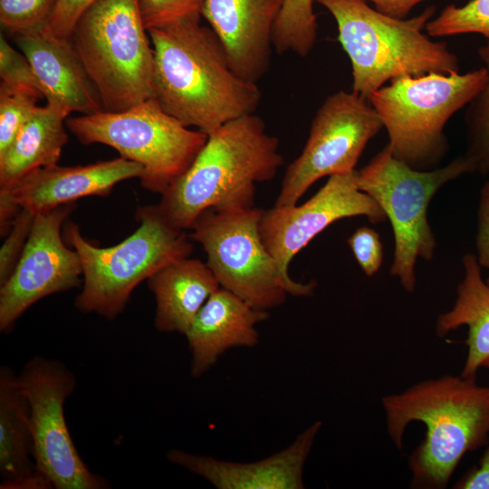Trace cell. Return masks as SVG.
<instances>
[{"label":"cell","mask_w":489,"mask_h":489,"mask_svg":"<svg viewBox=\"0 0 489 489\" xmlns=\"http://www.w3.org/2000/svg\"><path fill=\"white\" fill-rule=\"evenodd\" d=\"M202 16L148 30L154 53V93L162 109L187 127L210 134L254 114L262 92L239 77Z\"/></svg>","instance_id":"6da1fadb"},{"label":"cell","mask_w":489,"mask_h":489,"mask_svg":"<svg viewBox=\"0 0 489 489\" xmlns=\"http://www.w3.org/2000/svg\"><path fill=\"white\" fill-rule=\"evenodd\" d=\"M472 169L463 155L444 167L417 170L396 158L388 143L358 170V187L371 197L389 219L394 256L389 269L403 289L415 291L416 263L432 261L436 240L427 219L429 204L446 183Z\"/></svg>","instance_id":"9c48e42d"},{"label":"cell","mask_w":489,"mask_h":489,"mask_svg":"<svg viewBox=\"0 0 489 489\" xmlns=\"http://www.w3.org/2000/svg\"><path fill=\"white\" fill-rule=\"evenodd\" d=\"M462 264L464 276L456 288V300L451 310L438 316L436 331L444 337L461 326L468 328V351L461 375L475 378L489 358V285L482 277V266L475 254H465Z\"/></svg>","instance_id":"7402d4cb"},{"label":"cell","mask_w":489,"mask_h":489,"mask_svg":"<svg viewBox=\"0 0 489 489\" xmlns=\"http://www.w3.org/2000/svg\"><path fill=\"white\" fill-rule=\"evenodd\" d=\"M388 433L401 449L412 421L427 427L426 437L409 457L411 486L445 488L460 460L488 441L489 388L475 378L445 375L382 398Z\"/></svg>","instance_id":"7a4b0ae2"},{"label":"cell","mask_w":489,"mask_h":489,"mask_svg":"<svg viewBox=\"0 0 489 489\" xmlns=\"http://www.w3.org/2000/svg\"><path fill=\"white\" fill-rule=\"evenodd\" d=\"M70 113L57 103L37 106L11 144L0 153V187L29 172L57 164L68 141Z\"/></svg>","instance_id":"44dd1931"},{"label":"cell","mask_w":489,"mask_h":489,"mask_svg":"<svg viewBox=\"0 0 489 489\" xmlns=\"http://www.w3.org/2000/svg\"><path fill=\"white\" fill-rule=\"evenodd\" d=\"M139 226L122 242L101 248L86 240L79 226L66 221L62 236L79 254L83 285L75 307L113 320L126 308L132 292L167 264L189 257V235L171 225L158 205L139 207Z\"/></svg>","instance_id":"5b68a950"},{"label":"cell","mask_w":489,"mask_h":489,"mask_svg":"<svg viewBox=\"0 0 489 489\" xmlns=\"http://www.w3.org/2000/svg\"><path fill=\"white\" fill-rule=\"evenodd\" d=\"M347 243L363 273L369 277L376 274L383 261V245L379 233L361 226L353 232Z\"/></svg>","instance_id":"1f68e13d"},{"label":"cell","mask_w":489,"mask_h":489,"mask_svg":"<svg viewBox=\"0 0 489 489\" xmlns=\"http://www.w3.org/2000/svg\"><path fill=\"white\" fill-rule=\"evenodd\" d=\"M382 128L372 105L352 91L327 96L312 118L302 151L285 170L274 206L296 205L320 178L355 170Z\"/></svg>","instance_id":"7c38bea8"},{"label":"cell","mask_w":489,"mask_h":489,"mask_svg":"<svg viewBox=\"0 0 489 489\" xmlns=\"http://www.w3.org/2000/svg\"><path fill=\"white\" fill-rule=\"evenodd\" d=\"M205 0H139V10L147 30L176 21L202 16Z\"/></svg>","instance_id":"f1b7e54d"},{"label":"cell","mask_w":489,"mask_h":489,"mask_svg":"<svg viewBox=\"0 0 489 489\" xmlns=\"http://www.w3.org/2000/svg\"><path fill=\"white\" fill-rule=\"evenodd\" d=\"M28 400L14 370L0 369V475L11 481L36 469Z\"/></svg>","instance_id":"603a6c76"},{"label":"cell","mask_w":489,"mask_h":489,"mask_svg":"<svg viewBox=\"0 0 489 489\" xmlns=\"http://www.w3.org/2000/svg\"><path fill=\"white\" fill-rule=\"evenodd\" d=\"M30 408L33 459L56 489H104L110 484L92 473L72 439L64 404L76 377L62 362L34 356L17 375Z\"/></svg>","instance_id":"8fae6325"},{"label":"cell","mask_w":489,"mask_h":489,"mask_svg":"<svg viewBox=\"0 0 489 489\" xmlns=\"http://www.w3.org/2000/svg\"><path fill=\"white\" fill-rule=\"evenodd\" d=\"M71 41L103 110L122 111L155 98L154 53L139 0L98 1Z\"/></svg>","instance_id":"52a82bcc"},{"label":"cell","mask_w":489,"mask_h":489,"mask_svg":"<svg viewBox=\"0 0 489 489\" xmlns=\"http://www.w3.org/2000/svg\"><path fill=\"white\" fill-rule=\"evenodd\" d=\"M35 215L21 209L0 250V285L13 273L29 238Z\"/></svg>","instance_id":"4dcf8cb0"},{"label":"cell","mask_w":489,"mask_h":489,"mask_svg":"<svg viewBox=\"0 0 489 489\" xmlns=\"http://www.w3.org/2000/svg\"><path fill=\"white\" fill-rule=\"evenodd\" d=\"M315 0H283L273 33V46L280 53L308 56L317 41Z\"/></svg>","instance_id":"cb8c5ba5"},{"label":"cell","mask_w":489,"mask_h":489,"mask_svg":"<svg viewBox=\"0 0 489 489\" xmlns=\"http://www.w3.org/2000/svg\"><path fill=\"white\" fill-rule=\"evenodd\" d=\"M477 54L486 70L487 80L465 110L466 150L463 156L472 174L485 176L489 174V37L478 47Z\"/></svg>","instance_id":"d4e9b609"},{"label":"cell","mask_w":489,"mask_h":489,"mask_svg":"<svg viewBox=\"0 0 489 489\" xmlns=\"http://www.w3.org/2000/svg\"><path fill=\"white\" fill-rule=\"evenodd\" d=\"M334 18L338 41L350 58L352 91L369 101L388 82L430 72H459V59L423 31L436 13L427 6L411 18H395L365 0H315Z\"/></svg>","instance_id":"277c9868"},{"label":"cell","mask_w":489,"mask_h":489,"mask_svg":"<svg viewBox=\"0 0 489 489\" xmlns=\"http://www.w3.org/2000/svg\"><path fill=\"white\" fill-rule=\"evenodd\" d=\"M379 12L391 17L404 19L410 11L425 0H369Z\"/></svg>","instance_id":"8d00e7d4"},{"label":"cell","mask_w":489,"mask_h":489,"mask_svg":"<svg viewBox=\"0 0 489 489\" xmlns=\"http://www.w3.org/2000/svg\"><path fill=\"white\" fill-rule=\"evenodd\" d=\"M365 216L373 224L386 221L379 205L358 187V170L330 176L309 200L298 206L263 210L259 231L264 244L289 275L292 259L316 235L342 218Z\"/></svg>","instance_id":"5bb4252c"},{"label":"cell","mask_w":489,"mask_h":489,"mask_svg":"<svg viewBox=\"0 0 489 489\" xmlns=\"http://www.w3.org/2000/svg\"><path fill=\"white\" fill-rule=\"evenodd\" d=\"M57 0H0V23L18 35L49 26Z\"/></svg>","instance_id":"83f0119b"},{"label":"cell","mask_w":489,"mask_h":489,"mask_svg":"<svg viewBox=\"0 0 489 489\" xmlns=\"http://www.w3.org/2000/svg\"><path fill=\"white\" fill-rule=\"evenodd\" d=\"M475 255L482 268L489 270V179L481 189L477 206Z\"/></svg>","instance_id":"836d02e7"},{"label":"cell","mask_w":489,"mask_h":489,"mask_svg":"<svg viewBox=\"0 0 489 489\" xmlns=\"http://www.w3.org/2000/svg\"><path fill=\"white\" fill-rule=\"evenodd\" d=\"M100 0H57L49 30L56 37L71 40L74 27L82 15Z\"/></svg>","instance_id":"d6a6232c"},{"label":"cell","mask_w":489,"mask_h":489,"mask_svg":"<svg viewBox=\"0 0 489 489\" xmlns=\"http://www.w3.org/2000/svg\"><path fill=\"white\" fill-rule=\"evenodd\" d=\"M15 43L30 62L46 101L59 104L69 113L103 110L71 40L56 37L46 27L15 35Z\"/></svg>","instance_id":"d6986e66"},{"label":"cell","mask_w":489,"mask_h":489,"mask_svg":"<svg viewBox=\"0 0 489 489\" xmlns=\"http://www.w3.org/2000/svg\"><path fill=\"white\" fill-rule=\"evenodd\" d=\"M66 127L81 143L110 146L141 165L142 187L160 195L187 171L208 139L167 113L155 98L122 111L72 117Z\"/></svg>","instance_id":"ba28073f"},{"label":"cell","mask_w":489,"mask_h":489,"mask_svg":"<svg viewBox=\"0 0 489 489\" xmlns=\"http://www.w3.org/2000/svg\"><path fill=\"white\" fill-rule=\"evenodd\" d=\"M425 31L431 37L479 34L489 37V0H470L463 6L450 5L429 20Z\"/></svg>","instance_id":"484cf974"},{"label":"cell","mask_w":489,"mask_h":489,"mask_svg":"<svg viewBox=\"0 0 489 489\" xmlns=\"http://www.w3.org/2000/svg\"><path fill=\"white\" fill-rule=\"evenodd\" d=\"M279 146L255 113L225 123L208 134L187 171L161 195L160 212L187 231L207 209L254 206L255 184L273 179L283 164Z\"/></svg>","instance_id":"3957f363"},{"label":"cell","mask_w":489,"mask_h":489,"mask_svg":"<svg viewBox=\"0 0 489 489\" xmlns=\"http://www.w3.org/2000/svg\"><path fill=\"white\" fill-rule=\"evenodd\" d=\"M283 0H205L202 16L223 44L230 66L258 83L267 73L273 33Z\"/></svg>","instance_id":"2e32d148"},{"label":"cell","mask_w":489,"mask_h":489,"mask_svg":"<svg viewBox=\"0 0 489 489\" xmlns=\"http://www.w3.org/2000/svg\"><path fill=\"white\" fill-rule=\"evenodd\" d=\"M43 97L27 87L0 84V153L11 144Z\"/></svg>","instance_id":"4316f807"},{"label":"cell","mask_w":489,"mask_h":489,"mask_svg":"<svg viewBox=\"0 0 489 489\" xmlns=\"http://www.w3.org/2000/svg\"><path fill=\"white\" fill-rule=\"evenodd\" d=\"M455 488L489 489V447L484 454L479 466L461 478Z\"/></svg>","instance_id":"e575fe53"},{"label":"cell","mask_w":489,"mask_h":489,"mask_svg":"<svg viewBox=\"0 0 489 489\" xmlns=\"http://www.w3.org/2000/svg\"><path fill=\"white\" fill-rule=\"evenodd\" d=\"M322 423L315 421L286 448L261 460L236 463L171 449L167 458L217 489H302L303 468Z\"/></svg>","instance_id":"e0dca14e"},{"label":"cell","mask_w":489,"mask_h":489,"mask_svg":"<svg viewBox=\"0 0 489 489\" xmlns=\"http://www.w3.org/2000/svg\"><path fill=\"white\" fill-rule=\"evenodd\" d=\"M264 209H207L193 223L190 238L199 243L220 287L255 308L281 306L288 295L310 297L316 282L286 279L262 240L259 223Z\"/></svg>","instance_id":"30bf717a"},{"label":"cell","mask_w":489,"mask_h":489,"mask_svg":"<svg viewBox=\"0 0 489 489\" xmlns=\"http://www.w3.org/2000/svg\"><path fill=\"white\" fill-rule=\"evenodd\" d=\"M482 367L487 368L489 369V358H487L482 364Z\"/></svg>","instance_id":"74e56055"},{"label":"cell","mask_w":489,"mask_h":489,"mask_svg":"<svg viewBox=\"0 0 489 489\" xmlns=\"http://www.w3.org/2000/svg\"><path fill=\"white\" fill-rule=\"evenodd\" d=\"M75 203L36 214L24 252L13 273L0 285V331L8 333L35 302L81 284L82 264L62 236V225Z\"/></svg>","instance_id":"4fadbf2b"},{"label":"cell","mask_w":489,"mask_h":489,"mask_svg":"<svg viewBox=\"0 0 489 489\" xmlns=\"http://www.w3.org/2000/svg\"><path fill=\"white\" fill-rule=\"evenodd\" d=\"M142 174L141 165L121 157L84 166L55 164L34 169L0 187L1 236L8 234L21 209L36 215L84 197H105L118 183Z\"/></svg>","instance_id":"9a60e30c"},{"label":"cell","mask_w":489,"mask_h":489,"mask_svg":"<svg viewBox=\"0 0 489 489\" xmlns=\"http://www.w3.org/2000/svg\"><path fill=\"white\" fill-rule=\"evenodd\" d=\"M485 282L489 285V277L485 280Z\"/></svg>","instance_id":"f35d334b"},{"label":"cell","mask_w":489,"mask_h":489,"mask_svg":"<svg viewBox=\"0 0 489 489\" xmlns=\"http://www.w3.org/2000/svg\"><path fill=\"white\" fill-rule=\"evenodd\" d=\"M268 311L254 307L220 287L206 302L185 334L191 354L190 374L200 378L227 350L258 344L256 325L266 321Z\"/></svg>","instance_id":"ac0fdd59"},{"label":"cell","mask_w":489,"mask_h":489,"mask_svg":"<svg viewBox=\"0 0 489 489\" xmlns=\"http://www.w3.org/2000/svg\"><path fill=\"white\" fill-rule=\"evenodd\" d=\"M147 284L156 301L155 328L159 332L183 335L220 288L207 264L189 257L167 264L152 274Z\"/></svg>","instance_id":"ffe728a7"},{"label":"cell","mask_w":489,"mask_h":489,"mask_svg":"<svg viewBox=\"0 0 489 489\" xmlns=\"http://www.w3.org/2000/svg\"><path fill=\"white\" fill-rule=\"evenodd\" d=\"M487 72H430L400 77L377 90L369 102L387 129L393 156L417 170L438 168L449 149L445 127L484 88Z\"/></svg>","instance_id":"8992f818"},{"label":"cell","mask_w":489,"mask_h":489,"mask_svg":"<svg viewBox=\"0 0 489 489\" xmlns=\"http://www.w3.org/2000/svg\"><path fill=\"white\" fill-rule=\"evenodd\" d=\"M1 489H51L54 488L48 476L37 467L34 471L11 481H2Z\"/></svg>","instance_id":"d590c367"},{"label":"cell","mask_w":489,"mask_h":489,"mask_svg":"<svg viewBox=\"0 0 489 489\" xmlns=\"http://www.w3.org/2000/svg\"><path fill=\"white\" fill-rule=\"evenodd\" d=\"M0 84L27 87L43 96V88L30 62L22 52L9 44L3 34L0 35Z\"/></svg>","instance_id":"f546056e"}]
</instances>
